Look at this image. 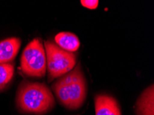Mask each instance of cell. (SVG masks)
I'll return each mask as SVG.
<instances>
[{
    "label": "cell",
    "instance_id": "6da1fadb",
    "mask_svg": "<svg viewBox=\"0 0 154 115\" xmlns=\"http://www.w3.org/2000/svg\"><path fill=\"white\" fill-rule=\"evenodd\" d=\"M87 84L80 63L63 75L52 86L56 97L64 107L71 110L80 107L85 102Z\"/></svg>",
    "mask_w": 154,
    "mask_h": 115
},
{
    "label": "cell",
    "instance_id": "8992f818",
    "mask_svg": "<svg viewBox=\"0 0 154 115\" xmlns=\"http://www.w3.org/2000/svg\"><path fill=\"white\" fill-rule=\"evenodd\" d=\"M21 46V40L11 37L0 41V64L9 63L17 56Z\"/></svg>",
    "mask_w": 154,
    "mask_h": 115
},
{
    "label": "cell",
    "instance_id": "5b68a950",
    "mask_svg": "<svg viewBox=\"0 0 154 115\" xmlns=\"http://www.w3.org/2000/svg\"><path fill=\"white\" fill-rule=\"evenodd\" d=\"M95 115H122L118 103L106 95H99L95 98Z\"/></svg>",
    "mask_w": 154,
    "mask_h": 115
},
{
    "label": "cell",
    "instance_id": "30bf717a",
    "mask_svg": "<svg viewBox=\"0 0 154 115\" xmlns=\"http://www.w3.org/2000/svg\"><path fill=\"white\" fill-rule=\"evenodd\" d=\"M99 2L97 0H82L81 4L84 7L88 9H95L98 6Z\"/></svg>",
    "mask_w": 154,
    "mask_h": 115
},
{
    "label": "cell",
    "instance_id": "ba28073f",
    "mask_svg": "<svg viewBox=\"0 0 154 115\" xmlns=\"http://www.w3.org/2000/svg\"><path fill=\"white\" fill-rule=\"evenodd\" d=\"M153 86L144 91L137 104V112L139 115H153Z\"/></svg>",
    "mask_w": 154,
    "mask_h": 115
},
{
    "label": "cell",
    "instance_id": "7a4b0ae2",
    "mask_svg": "<svg viewBox=\"0 0 154 115\" xmlns=\"http://www.w3.org/2000/svg\"><path fill=\"white\" fill-rule=\"evenodd\" d=\"M16 103L23 112L42 114L54 107L55 99L46 84L24 81L19 87Z\"/></svg>",
    "mask_w": 154,
    "mask_h": 115
},
{
    "label": "cell",
    "instance_id": "52a82bcc",
    "mask_svg": "<svg viewBox=\"0 0 154 115\" xmlns=\"http://www.w3.org/2000/svg\"><path fill=\"white\" fill-rule=\"evenodd\" d=\"M57 46L64 50L74 53L80 48V42L75 35L69 32H62L55 37Z\"/></svg>",
    "mask_w": 154,
    "mask_h": 115
},
{
    "label": "cell",
    "instance_id": "277c9868",
    "mask_svg": "<svg viewBox=\"0 0 154 115\" xmlns=\"http://www.w3.org/2000/svg\"><path fill=\"white\" fill-rule=\"evenodd\" d=\"M21 69L29 77H44L46 71V57L40 39H34L25 48L21 57Z\"/></svg>",
    "mask_w": 154,
    "mask_h": 115
},
{
    "label": "cell",
    "instance_id": "3957f363",
    "mask_svg": "<svg viewBox=\"0 0 154 115\" xmlns=\"http://www.w3.org/2000/svg\"><path fill=\"white\" fill-rule=\"evenodd\" d=\"M46 57V68L48 73V81L68 73L76 64V55L60 48L52 41L44 43Z\"/></svg>",
    "mask_w": 154,
    "mask_h": 115
},
{
    "label": "cell",
    "instance_id": "9c48e42d",
    "mask_svg": "<svg viewBox=\"0 0 154 115\" xmlns=\"http://www.w3.org/2000/svg\"><path fill=\"white\" fill-rule=\"evenodd\" d=\"M14 74V65L12 63L0 64V91L6 88Z\"/></svg>",
    "mask_w": 154,
    "mask_h": 115
}]
</instances>
